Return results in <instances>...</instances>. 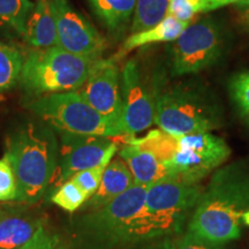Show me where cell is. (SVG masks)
Instances as JSON below:
<instances>
[{"label":"cell","instance_id":"cell-1","mask_svg":"<svg viewBox=\"0 0 249 249\" xmlns=\"http://www.w3.org/2000/svg\"><path fill=\"white\" fill-rule=\"evenodd\" d=\"M249 210V166L233 163L213 174L188 220L187 231L225 245L241 235L242 214Z\"/></svg>","mask_w":249,"mask_h":249},{"label":"cell","instance_id":"cell-2","mask_svg":"<svg viewBox=\"0 0 249 249\" xmlns=\"http://www.w3.org/2000/svg\"><path fill=\"white\" fill-rule=\"evenodd\" d=\"M59 142L50 124L28 121L8 134L5 157L18 183V202L36 203L51 186L57 170Z\"/></svg>","mask_w":249,"mask_h":249},{"label":"cell","instance_id":"cell-3","mask_svg":"<svg viewBox=\"0 0 249 249\" xmlns=\"http://www.w3.org/2000/svg\"><path fill=\"white\" fill-rule=\"evenodd\" d=\"M97 60L59 46L36 49L24 58L18 82L31 95L76 91L85 85Z\"/></svg>","mask_w":249,"mask_h":249},{"label":"cell","instance_id":"cell-4","mask_svg":"<svg viewBox=\"0 0 249 249\" xmlns=\"http://www.w3.org/2000/svg\"><path fill=\"white\" fill-rule=\"evenodd\" d=\"M154 95L155 124L164 132L181 136L211 132L219 126V111L201 91L174 86Z\"/></svg>","mask_w":249,"mask_h":249},{"label":"cell","instance_id":"cell-5","mask_svg":"<svg viewBox=\"0 0 249 249\" xmlns=\"http://www.w3.org/2000/svg\"><path fill=\"white\" fill-rule=\"evenodd\" d=\"M29 108L57 132L119 138L120 128L93 108L77 91L55 92L34 99Z\"/></svg>","mask_w":249,"mask_h":249},{"label":"cell","instance_id":"cell-6","mask_svg":"<svg viewBox=\"0 0 249 249\" xmlns=\"http://www.w3.org/2000/svg\"><path fill=\"white\" fill-rule=\"evenodd\" d=\"M147 186L134 183L128 191L108 202L104 207L83 214L76 223L81 240L92 248L116 247L129 223L142 210Z\"/></svg>","mask_w":249,"mask_h":249},{"label":"cell","instance_id":"cell-7","mask_svg":"<svg viewBox=\"0 0 249 249\" xmlns=\"http://www.w3.org/2000/svg\"><path fill=\"white\" fill-rule=\"evenodd\" d=\"M202 191L200 183L161 180L147 188L143 211L161 235L178 234L191 218Z\"/></svg>","mask_w":249,"mask_h":249},{"label":"cell","instance_id":"cell-8","mask_svg":"<svg viewBox=\"0 0 249 249\" xmlns=\"http://www.w3.org/2000/svg\"><path fill=\"white\" fill-rule=\"evenodd\" d=\"M224 37L216 21L200 18L189 23L171 46V73L188 75L207 70L220 58Z\"/></svg>","mask_w":249,"mask_h":249},{"label":"cell","instance_id":"cell-9","mask_svg":"<svg viewBox=\"0 0 249 249\" xmlns=\"http://www.w3.org/2000/svg\"><path fill=\"white\" fill-rule=\"evenodd\" d=\"M230 155L231 149L225 140L211 132L178 136V149L169 165V179L200 183L225 163Z\"/></svg>","mask_w":249,"mask_h":249},{"label":"cell","instance_id":"cell-10","mask_svg":"<svg viewBox=\"0 0 249 249\" xmlns=\"http://www.w3.org/2000/svg\"><path fill=\"white\" fill-rule=\"evenodd\" d=\"M123 117L121 129L128 138L148 129L155 124V95L143 80L135 60L124 64L120 73Z\"/></svg>","mask_w":249,"mask_h":249},{"label":"cell","instance_id":"cell-11","mask_svg":"<svg viewBox=\"0 0 249 249\" xmlns=\"http://www.w3.org/2000/svg\"><path fill=\"white\" fill-rule=\"evenodd\" d=\"M50 4L57 26V46L81 57L101 58L107 42L97 29L68 0H50Z\"/></svg>","mask_w":249,"mask_h":249},{"label":"cell","instance_id":"cell-12","mask_svg":"<svg viewBox=\"0 0 249 249\" xmlns=\"http://www.w3.org/2000/svg\"><path fill=\"white\" fill-rule=\"evenodd\" d=\"M58 133L60 136L58 165L51 183L54 188L68 181L77 172L101 164L114 144L112 138L105 136Z\"/></svg>","mask_w":249,"mask_h":249},{"label":"cell","instance_id":"cell-13","mask_svg":"<svg viewBox=\"0 0 249 249\" xmlns=\"http://www.w3.org/2000/svg\"><path fill=\"white\" fill-rule=\"evenodd\" d=\"M77 91L96 111L119 127L123 133V98L116 59H98L85 85Z\"/></svg>","mask_w":249,"mask_h":249},{"label":"cell","instance_id":"cell-14","mask_svg":"<svg viewBox=\"0 0 249 249\" xmlns=\"http://www.w3.org/2000/svg\"><path fill=\"white\" fill-rule=\"evenodd\" d=\"M119 155L132 172L134 183L149 187L170 178V171L166 165L151 152L133 144L128 140L121 147Z\"/></svg>","mask_w":249,"mask_h":249},{"label":"cell","instance_id":"cell-15","mask_svg":"<svg viewBox=\"0 0 249 249\" xmlns=\"http://www.w3.org/2000/svg\"><path fill=\"white\" fill-rule=\"evenodd\" d=\"M134 185L132 172L121 157L112 158L103 173L97 192L86 202V207L95 210L104 207Z\"/></svg>","mask_w":249,"mask_h":249},{"label":"cell","instance_id":"cell-16","mask_svg":"<svg viewBox=\"0 0 249 249\" xmlns=\"http://www.w3.org/2000/svg\"><path fill=\"white\" fill-rule=\"evenodd\" d=\"M24 38L35 49L57 46V26L50 0H36L27 21Z\"/></svg>","mask_w":249,"mask_h":249},{"label":"cell","instance_id":"cell-17","mask_svg":"<svg viewBox=\"0 0 249 249\" xmlns=\"http://www.w3.org/2000/svg\"><path fill=\"white\" fill-rule=\"evenodd\" d=\"M93 13L112 35L119 36L133 18L136 0H88Z\"/></svg>","mask_w":249,"mask_h":249},{"label":"cell","instance_id":"cell-18","mask_svg":"<svg viewBox=\"0 0 249 249\" xmlns=\"http://www.w3.org/2000/svg\"><path fill=\"white\" fill-rule=\"evenodd\" d=\"M44 223L39 218L6 214L0 220V249H18L36 234Z\"/></svg>","mask_w":249,"mask_h":249},{"label":"cell","instance_id":"cell-19","mask_svg":"<svg viewBox=\"0 0 249 249\" xmlns=\"http://www.w3.org/2000/svg\"><path fill=\"white\" fill-rule=\"evenodd\" d=\"M191 22H182L172 17L167 15L157 26L149 28L147 30L132 34L128 38L124 40L123 49L118 57H124L133 50L142 48V46L154 44L160 42H173L178 38L180 34L186 29Z\"/></svg>","mask_w":249,"mask_h":249},{"label":"cell","instance_id":"cell-20","mask_svg":"<svg viewBox=\"0 0 249 249\" xmlns=\"http://www.w3.org/2000/svg\"><path fill=\"white\" fill-rule=\"evenodd\" d=\"M170 0H136L132 18V34L157 26L169 13Z\"/></svg>","mask_w":249,"mask_h":249},{"label":"cell","instance_id":"cell-21","mask_svg":"<svg viewBox=\"0 0 249 249\" xmlns=\"http://www.w3.org/2000/svg\"><path fill=\"white\" fill-rule=\"evenodd\" d=\"M24 58L18 49L0 43V92L12 89L20 81Z\"/></svg>","mask_w":249,"mask_h":249},{"label":"cell","instance_id":"cell-22","mask_svg":"<svg viewBox=\"0 0 249 249\" xmlns=\"http://www.w3.org/2000/svg\"><path fill=\"white\" fill-rule=\"evenodd\" d=\"M35 7L31 0H0V23L24 35L27 21Z\"/></svg>","mask_w":249,"mask_h":249},{"label":"cell","instance_id":"cell-23","mask_svg":"<svg viewBox=\"0 0 249 249\" xmlns=\"http://www.w3.org/2000/svg\"><path fill=\"white\" fill-rule=\"evenodd\" d=\"M117 149H118L117 144L114 143V144L110 148V150L107 151L104 160H103L101 164L96 165V166L91 167V169H87V170L81 171V172H77L70 179L71 181L75 183L81 191L83 192V194L87 196L88 200L93 194H95L96 192H97L98 187L101 185L103 173H104L105 169H107V164L110 163L112 158H113L114 155H116Z\"/></svg>","mask_w":249,"mask_h":249},{"label":"cell","instance_id":"cell-24","mask_svg":"<svg viewBox=\"0 0 249 249\" xmlns=\"http://www.w3.org/2000/svg\"><path fill=\"white\" fill-rule=\"evenodd\" d=\"M87 200L88 198L83 194V192L71 180L59 186L51 196L52 203L67 213H74L80 209L85 205Z\"/></svg>","mask_w":249,"mask_h":249},{"label":"cell","instance_id":"cell-25","mask_svg":"<svg viewBox=\"0 0 249 249\" xmlns=\"http://www.w3.org/2000/svg\"><path fill=\"white\" fill-rule=\"evenodd\" d=\"M230 92L241 116L249 124V71H242L232 77Z\"/></svg>","mask_w":249,"mask_h":249},{"label":"cell","instance_id":"cell-26","mask_svg":"<svg viewBox=\"0 0 249 249\" xmlns=\"http://www.w3.org/2000/svg\"><path fill=\"white\" fill-rule=\"evenodd\" d=\"M18 183L7 157L0 160V201H17Z\"/></svg>","mask_w":249,"mask_h":249},{"label":"cell","instance_id":"cell-27","mask_svg":"<svg viewBox=\"0 0 249 249\" xmlns=\"http://www.w3.org/2000/svg\"><path fill=\"white\" fill-rule=\"evenodd\" d=\"M201 12H203L201 0H170L167 15L182 22H191Z\"/></svg>","mask_w":249,"mask_h":249},{"label":"cell","instance_id":"cell-28","mask_svg":"<svg viewBox=\"0 0 249 249\" xmlns=\"http://www.w3.org/2000/svg\"><path fill=\"white\" fill-rule=\"evenodd\" d=\"M18 249H67L60 236L42 226L27 244Z\"/></svg>","mask_w":249,"mask_h":249},{"label":"cell","instance_id":"cell-29","mask_svg":"<svg viewBox=\"0 0 249 249\" xmlns=\"http://www.w3.org/2000/svg\"><path fill=\"white\" fill-rule=\"evenodd\" d=\"M174 249H224V245L213 244L186 231V233L174 240Z\"/></svg>","mask_w":249,"mask_h":249},{"label":"cell","instance_id":"cell-30","mask_svg":"<svg viewBox=\"0 0 249 249\" xmlns=\"http://www.w3.org/2000/svg\"><path fill=\"white\" fill-rule=\"evenodd\" d=\"M126 249H174V239H172V236H170V238H161L157 239V240L132 245Z\"/></svg>","mask_w":249,"mask_h":249},{"label":"cell","instance_id":"cell-31","mask_svg":"<svg viewBox=\"0 0 249 249\" xmlns=\"http://www.w3.org/2000/svg\"><path fill=\"white\" fill-rule=\"evenodd\" d=\"M242 1H245V0H201L203 12L214 11V9L224 7V6L232 5V4H240Z\"/></svg>","mask_w":249,"mask_h":249},{"label":"cell","instance_id":"cell-32","mask_svg":"<svg viewBox=\"0 0 249 249\" xmlns=\"http://www.w3.org/2000/svg\"><path fill=\"white\" fill-rule=\"evenodd\" d=\"M244 5L242 6V20H244V23L246 27L249 29V0H245Z\"/></svg>","mask_w":249,"mask_h":249},{"label":"cell","instance_id":"cell-33","mask_svg":"<svg viewBox=\"0 0 249 249\" xmlns=\"http://www.w3.org/2000/svg\"><path fill=\"white\" fill-rule=\"evenodd\" d=\"M242 222H244L246 225L249 226V210H247L244 214H242Z\"/></svg>","mask_w":249,"mask_h":249},{"label":"cell","instance_id":"cell-34","mask_svg":"<svg viewBox=\"0 0 249 249\" xmlns=\"http://www.w3.org/2000/svg\"><path fill=\"white\" fill-rule=\"evenodd\" d=\"M6 214H7V213H6V210H4L1 207H0V220H1L2 218L6 216Z\"/></svg>","mask_w":249,"mask_h":249}]
</instances>
